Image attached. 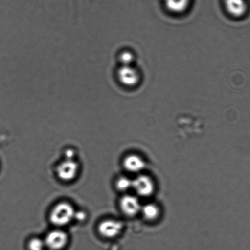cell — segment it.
<instances>
[{"label": "cell", "instance_id": "obj_1", "mask_svg": "<svg viewBox=\"0 0 250 250\" xmlns=\"http://www.w3.org/2000/svg\"><path fill=\"white\" fill-rule=\"evenodd\" d=\"M75 214V210L72 205L67 202H61L51 210L50 221L56 226L65 227L74 220Z\"/></svg>", "mask_w": 250, "mask_h": 250}, {"label": "cell", "instance_id": "obj_2", "mask_svg": "<svg viewBox=\"0 0 250 250\" xmlns=\"http://www.w3.org/2000/svg\"><path fill=\"white\" fill-rule=\"evenodd\" d=\"M118 78L125 86L133 87L140 82L141 75L133 65H122L118 71Z\"/></svg>", "mask_w": 250, "mask_h": 250}, {"label": "cell", "instance_id": "obj_3", "mask_svg": "<svg viewBox=\"0 0 250 250\" xmlns=\"http://www.w3.org/2000/svg\"><path fill=\"white\" fill-rule=\"evenodd\" d=\"M79 167L73 159H65L56 168V173L60 180L66 182L74 180L77 176Z\"/></svg>", "mask_w": 250, "mask_h": 250}, {"label": "cell", "instance_id": "obj_4", "mask_svg": "<svg viewBox=\"0 0 250 250\" xmlns=\"http://www.w3.org/2000/svg\"><path fill=\"white\" fill-rule=\"evenodd\" d=\"M45 247L51 250H61L65 248L68 242V236L62 230H53L45 237Z\"/></svg>", "mask_w": 250, "mask_h": 250}, {"label": "cell", "instance_id": "obj_5", "mask_svg": "<svg viewBox=\"0 0 250 250\" xmlns=\"http://www.w3.org/2000/svg\"><path fill=\"white\" fill-rule=\"evenodd\" d=\"M122 224L116 220H105L100 223L98 231L102 236L105 238L112 239L121 233L122 229Z\"/></svg>", "mask_w": 250, "mask_h": 250}, {"label": "cell", "instance_id": "obj_6", "mask_svg": "<svg viewBox=\"0 0 250 250\" xmlns=\"http://www.w3.org/2000/svg\"><path fill=\"white\" fill-rule=\"evenodd\" d=\"M132 187L141 197H149L153 193L154 189L153 181L145 175L139 176L132 181Z\"/></svg>", "mask_w": 250, "mask_h": 250}, {"label": "cell", "instance_id": "obj_7", "mask_svg": "<svg viewBox=\"0 0 250 250\" xmlns=\"http://www.w3.org/2000/svg\"><path fill=\"white\" fill-rule=\"evenodd\" d=\"M120 207L122 211L127 216H134L140 210V204L136 197L126 195L120 201Z\"/></svg>", "mask_w": 250, "mask_h": 250}, {"label": "cell", "instance_id": "obj_8", "mask_svg": "<svg viewBox=\"0 0 250 250\" xmlns=\"http://www.w3.org/2000/svg\"><path fill=\"white\" fill-rule=\"evenodd\" d=\"M225 9L227 13L234 17L244 16L247 10L246 0H224Z\"/></svg>", "mask_w": 250, "mask_h": 250}, {"label": "cell", "instance_id": "obj_9", "mask_svg": "<svg viewBox=\"0 0 250 250\" xmlns=\"http://www.w3.org/2000/svg\"><path fill=\"white\" fill-rule=\"evenodd\" d=\"M191 0H165L166 9L173 14H180L189 8Z\"/></svg>", "mask_w": 250, "mask_h": 250}, {"label": "cell", "instance_id": "obj_10", "mask_svg": "<svg viewBox=\"0 0 250 250\" xmlns=\"http://www.w3.org/2000/svg\"><path fill=\"white\" fill-rule=\"evenodd\" d=\"M124 166L127 170L135 173L143 170L145 164L139 156L129 155L124 159Z\"/></svg>", "mask_w": 250, "mask_h": 250}, {"label": "cell", "instance_id": "obj_11", "mask_svg": "<svg viewBox=\"0 0 250 250\" xmlns=\"http://www.w3.org/2000/svg\"><path fill=\"white\" fill-rule=\"evenodd\" d=\"M143 214L147 220H154L158 217L159 210L155 205L148 204L143 208Z\"/></svg>", "mask_w": 250, "mask_h": 250}, {"label": "cell", "instance_id": "obj_12", "mask_svg": "<svg viewBox=\"0 0 250 250\" xmlns=\"http://www.w3.org/2000/svg\"><path fill=\"white\" fill-rule=\"evenodd\" d=\"M28 247L29 250H44L45 244L44 240L35 237L29 241Z\"/></svg>", "mask_w": 250, "mask_h": 250}, {"label": "cell", "instance_id": "obj_13", "mask_svg": "<svg viewBox=\"0 0 250 250\" xmlns=\"http://www.w3.org/2000/svg\"><path fill=\"white\" fill-rule=\"evenodd\" d=\"M116 187L117 189L124 192L132 187V181L126 177L120 178L117 181Z\"/></svg>", "mask_w": 250, "mask_h": 250}, {"label": "cell", "instance_id": "obj_14", "mask_svg": "<svg viewBox=\"0 0 250 250\" xmlns=\"http://www.w3.org/2000/svg\"><path fill=\"white\" fill-rule=\"evenodd\" d=\"M120 61L122 65H131L135 60L134 55L131 51H124L120 55Z\"/></svg>", "mask_w": 250, "mask_h": 250}, {"label": "cell", "instance_id": "obj_15", "mask_svg": "<svg viewBox=\"0 0 250 250\" xmlns=\"http://www.w3.org/2000/svg\"><path fill=\"white\" fill-rule=\"evenodd\" d=\"M86 217H87V215H86L85 212L82 211L77 212L75 211L74 219H77L78 221V220L79 221H83V220L85 219Z\"/></svg>", "mask_w": 250, "mask_h": 250}, {"label": "cell", "instance_id": "obj_16", "mask_svg": "<svg viewBox=\"0 0 250 250\" xmlns=\"http://www.w3.org/2000/svg\"><path fill=\"white\" fill-rule=\"evenodd\" d=\"M74 151L72 149H68L67 151H65L66 159H73L72 157L74 156Z\"/></svg>", "mask_w": 250, "mask_h": 250}]
</instances>
